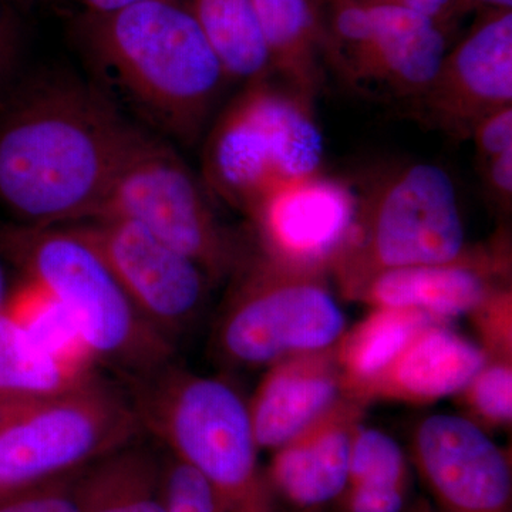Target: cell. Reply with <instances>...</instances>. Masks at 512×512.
Here are the masks:
<instances>
[{"instance_id":"obj_1","label":"cell","mask_w":512,"mask_h":512,"mask_svg":"<svg viewBox=\"0 0 512 512\" xmlns=\"http://www.w3.org/2000/svg\"><path fill=\"white\" fill-rule=\"evenodd\" d=\"M143 134L83 87H49L0 121V202L37 227L94 220Z\"/></svg>"},{"instance_id":"obj_2","label":"cell","mask_w":512,"mask_h":512,"mask_svg":"<svg viewBox=\"0 0 512 512\" xmlns=\"http://www.w3.org/2000/svg\"><path fill=\"white\" fill-rule=\"evenodd\" d=\"M130 386L143 431L197 471L227 512H275L247 402L231 384L173 362Z\"/></svg>"},{"instance_id":"obj_3","label":"cell","mask_w":512,"mask_h":512,"mask_svg":"<svg viewBox=\"0 0 512 512\" xmlns=\"http://www.w3.org/2000/svg\"><path fill=\"white\" fill-rule=\"evenodd\" d=\"M0 249L25 278L59 299L97 365L113 367L134 382L174 362L173 343L148 325L106 262L73 227L5 228Z\"/></svg>"},{"instance_id":"obj_4","label":"cell","mask_w":512,"mask_h":512,"mask_svg":"<svg viewBox=\"0 0 512 512\" xmlns=\"http://www.w3.org/2000/svg\"><path fill=\"white\" fill-rule=\"evenodd\" d=\"M107 16L99 49L117 83L161 126L192 140L227 80L197 19L167 0Z\"/></svg>"},{"instance_id":"obj_5","label":"cell","mask_w":512,"mask_h":512,"mask_svg":"<svg viewBox=\"0 0 512 512\" xmlns=\"http://www.w3.org/2000/svg\"><path fill=\"white\" fill-rule=\"evenodd\" d=\"M141 431L130 392L99 373L66 392L0 400V497L92 466Z\"/></svg>"},{"instance_id":"obj_6","label":"cell","mask_w":512,"mask_h":512,"mask_svg":"<svg viewBox=\"0 0 512 512\" xmlns=\"http://www.w3.org/2000/svg\"><path fill=\"white\" fill-rule=\"evenodd\" d=\"M463 220L450 175L413 164L390 175L363 204L330 271L355 301L373 276L404 266L441 264L466 251Z\"/></svg>"},{"instance_id":"obj_7","label":"cell","mask_w":512,"mask_h":512,"mask_svg":"<svg viewBox=\"0 0 512 512\" xmlns=\"http://www.w3.org/2000/svg\"><path fill=\"white\" fill-rule=\"evenodd\" d=\"M325 140L311 99L258 80L229 104L205 148L212 190L248 210L276 185L319 173Z\"/></svg>"},{"instance_id":"obj_8","label":"cell","mask_w":512,"mask_h":512,"mask_svg":"<svg viewBox=\"0 0 512 512\" xmlns=\"http://www.w3.org/2000/svg\"><path fill=\"white\" fill-rule=\"evenodd\" d=\"M238 268L214 338L229 365L268 367L332 348L345 332V315L325 274L276 264L262 254Z\"/></svg>"},{"instance_id":"obj_9","label":"cell","mask_w":512,"mask_h":512,"mask_svg":"<svg viewBox=\"0 0 512 512\" xmlns=\"http://www.w3.org/2000/svg\"><path fill=\"white\" fill-rule=\"evenodd\" d=\"M96 218L133 222L214 281L242 264L237 244L215 217L190 168L170 147L147 136L121 165Z\"/></svg>"},{"instance_id":"obj_10","label":"cell","mask_w":512,"mask_h":512,"mask_svg":"<svg viewBox=\"0 0 512 512\" xmlns=\"http://www.w3.org/2000/svg\"><path fill=\"white\" fill-rule=\"evenodd\" d=\"M72 227L96 249L148 325L174 345L204 305L208 276L200 266L130 221L96 218Z\"/></svg>"},{"instance_id":"obj_11","label":"cell","mask_w":512,"mask_h":512,"mask_svg":"<svg viewBox=\"0 0 512 512\" xmlns=\"http://www.w3.org/2000/svg\"><path fill=\"white\" fill-rule=\"evenodd\" d=\"M359 201L348 184L320 173L276 185L248 207L261 254L326 274L345 248Z\"/></svg>"},{"instance_id":"obj_12","label":"cell","mask_w":512,"mask_h":512,"mask_svg":"<svg viewBox=\"0 0 512 512\" xmlns=\"http://www.w3.org/2000/svg\"><path fill=\"white\" fill-rule=\"evenodd\" d=\"M412 458L441 511L512 512L510 456L466 417H426L414 430Z\"/></svg>"},{"instance_id":"obj_13","label":"cell","mask_w":512,"mask_h":512,"mask_svg":"<svg viewBox=\"0 0 512 512\" xmlns=\"http://www.w3.org/2000/svg\"><path fill=\"white\" fill-rule=\"evenodd\" d=\"M336 32L355 49L346 77L400 97L420 99L446 56L433 19L403 6H346L336 18Z\"/></svg>"},{"instance_id":"obj_14","label":"cell","mask_w":512,"mask_h":512,"mask_svg":"<svg viewBox=\"0 0 512 512\" xmlns=\"http://www.w3.org/2000/svg\"><path fill=\"white\" fill-rule=\"evenodd\" d=\"M510 266V249L503 239L466 249L453 261L380 272L362 286L355 301L370 308L412 309L448 322L468 315L495 289L510 285Z\"/></svg>"},{"instance_id":"obj_15","label":"cell","mask_w":512,"mask_h":512,"mask_svg":"<svg viewBox=\"0 0 512 512\" xmlns=\"http://www.w3.org/2000/svg\"><path fill=\"white\" fill-rule=\"evenodd\" d=\"M431 120L464 136L512 101V15L485 23L450 57L420 97Z\"/></svg>"},{"instance_id":"obj_16","label":"cell","mask_w":512,"mask_h":512,"mask_svg":"<svg viewBox=\"0 0 512 512\" xmlns=\"http://www.w3.org/2000/svg\"><path fill=\"white\" fill-rule=\"evenodd\" d=\"M366 407L343 394L319 419L275 450L265 473L272 494L299 510L338 500L348 484L353 434Z\"/></svg>"},{"instance_id":"obj_17","label":"cell","mask_w":512,"mask_h":512,"mask_svg":"<svg viewBox=\"0 0 512 512\" xmlns=\"http://www.w3.org/2000/svg\"><path fill=\"white\" fill-rule=\"evenodd\" d=\"M343 396L335 345L268 366L247 402L259 450H278Z\"/></svg>"},{"instance_id":"obj_18","label":"cell","mask_w":512,"mask_h":512,"mask_svg":"<svg viewBox=\"0 0 512 512\" xmlns=\"http://www.w3.org/2000/svg\"><path fill=\"white\" fill-rule=\"evenodd\" d=\"M485 363L476 342L436 322L421 329L399 356L375 377L357 400L431 404L457 396Z\"/></svg>"},{"instance_id":"obj_19","label":"cell","mask_w":512,"mask_h":512,"mask_svg":"<svg viewBox=\"0 0 512 512\" xmlns=\"http://www.w3.org/2000/svg\"><path fill=\"white\" fill-rule=\"evenodd\" d=\"M164 467L138 440L83 470L80 512H167Z\"/></svg>"},{"instance_id":"obj_20","label":"cell","mask_w":512,"mask_h":512,"mask_svg":"<svg viewBox=\"0 0 512 512\" xmlns=\"http://www.w3.org/2000/svg\"><path fill=\"white\" fill-rule=\"evenodd\" d=\"M436 322L412 309L372 308L335 343L343 394L357 400L421 329Z\"/></svg>"},{"instance_id":"obj_21","label":"cell","mask_w":512,"mask_h":512,"mask_svg":"<svg viewBox=\"0 0 512 512\" xmlns=\"http://www.w3.org/2000/svg\"><path fill=\"white\" fill-rule=\"evenodd\" d=\"M3 309L43 352L77 372H97L96 357L72 315L42 285L23 278L8 291Z\"/></svg>"},{"instance_id":"obj_22","label":"cell","mask_w":512,"mask_h":512,"mask_svg":"<svg viewBox=\"0 0 512 512\" xmlns=\"http://www.w3.org/2000/svg\"><path fill=\"white\" fill-rule=\"evenodd\" d=\"M194 18L227 79L264 80L271 59L252 0H197Z\"/></svg>"},{"instance_id":"obj_23","label":"cell","mask_w":512,"mask_h":512,"mask_svg":"<svg viewBox=\"0 0 512 512\" xmlns=\"http://www.w3.org/2000/svg\"><path fill=\"white\" fill-rule=\"evenodd\" d=\"M43 352L0 308V400L29 399L66 392L92 379Z\"/></svg>"},{"instance_id":"obj_24","label":"cell","mask_w":512,"mask_h":512,"mask_svg":"<svg viewBox=\"0 0 512 512\" xmlns=\"http://www.w3.org/2000/svg\"><path fill=\"white\" fill-rule=\"evenodd\" d=\"M269 50L271 66L291 89L312 100L319 69L311 52L312 12L308 0H252Z\"/></svg>"},{"instance_id":"obj_25","label":"cell","mask_w":512,"mask_h":512,"mask_svg":"<svg viewBox=\"0 0 512 512\" xmlns=\"http://www.w3.org/2000/svg\"><path fill=\"white\" fill-rule=\"evenodd\" d=\"M466 419L480 429H503L512 420V360L485 359L470 383L457 394Z\"/></svg>"},{"instance_id":"obj_26","label":"cell","mask_w":512,"mask_h":512,"mask_svg":"<svg viewBox=\"0 0 512 512\" xmlns=\"http://www.w3.org/2000/svg\"><path fill=\"white\" fill-rule=\"evenodd\" d=\"M410 485V468L402 447L375 429L359 424L350 448L348 485Z\"/></svg>"},{"instance_id":"obj_27","label":"cell","mask_w":512,"mask_h":512,"mask_svg":"<svg viewBox=\"0 0 512 512\" xmlns=\"http://www.w3.org/2000/svg\"><path fill=\"white\" fill-rule=\"evenodd\" d=\"M468 316L485 359L512 360L511 286L495 289Z\"/></svg>"},{"instance_id":"obj_28","label":"cell","mask_w":512,"mask_h":512,"mask_svg":"<svg viewBox=\"0 0 512 512\" xmlns=\"http://www.w3.org/2000/svg\"><path fill=\"white\" fill-rule=\"evenodd\" d=\"M84 468L2 495L0 512H80L79 481Z\"/></svg>"},{"instance_id":"obj_29","label":"cell","mask_w":512,"mask_h":512,"mask_svg":"<svg viewBox=\"0 0 512 512\" xmlns=\"http://www.w3.org/2000/svg\"><path fill=\"white\" fill-rule=\"evenodd\" d=\"M164 500L167 512H227L207 481L173 456L164 467Z\"/></svg>"},{"instance_id":"obj_30","label":"cell","mask_w":512,"mask_h":512,"mask_svg":"<svg viewBox=\"0 0 512 512\" xmlns=\"http://www.w3.org/2000/svg\"><path fill=\"white\" fill-rule=\"evenodd\" d=\"M409 487L404 484L348 485L336 503L342 512H402Z\"/></svg>"},{"instance_id":"obj_31","label":"cell","mask_w":512,"mask_h":512,"mask_svg":"<svg viewBox=\"0 0 512 512\" xmlns=\"http://www.w3.org/2000/svg\"><path fill=\"white\" fill-rule=\"evenodd\" d=\"M478 153L485 161L512 148V107L494 111L474 127Z\"/></svg>"},{"instance_id":"obj_32","label":"cell","mask_w":512,"mask_h":512,"mask_svg":"<svg viewBox=\"0 0 512 512\" xmlns=\"http://www.w3.org/2000/svg\"><path fill=\"white\" fill-rule=\"evenodd\" d=\"M488 188L495 195V200L510 204L512 194V148L485 161Z\"/></svg>"},{"instance_id":"obj_33","label":"cell","mask_w":512,"mask_h":512,"mask_svg":"<svg viewBox=\"0 0 512 512\" xmlns=\"http://www.w3.org/2000/svg\"><path fill=\"white\" fill-rule=\"evenodd\" d=\"M448 0H399L397 6L412 9L414 12H419L427 18L433 19L446 8Z\"/></svg>"},{"instance_id":"obj_34","label":"cell","mask_w":512,"mask_h":512,"mask_svg":"<svg viewBox=\"0 0 512 512\" xmlns=\"http://www.w3.org/2000/svg\"><path fill=\"white\" fill-rule=\"evenodd\" d=\"M138 2H143V0H86L90 8L103 13V15L120 12V10L136 5Z\"/></svg>"},{"instance_id":"obj_35","label":"cell","mask_w":512,"mask_h":512,"mask_svg":"<svg viewBox=\"0 0 512 512\" xmlns=\"http://www.w3.org/2000/svg\"><path fill=\"white\" fill-rule=\"evenodd\" d=\"M10 49L8 43V37H6L5 30L0 26V79H3L6 69L9 66Z\"/></svg>"},{"instance_id":"obj_36","label":"cell","mask_w":512,"mask_h":512,"mask_svg":"<svg viewBox=\"0 0 512 512\" xmlns=\"http://www.w3.org/2000/svg\"><path fill=\"white\" fill-rule=\"evenodd\" d=\"M6 295H8V289H6L5 276H3L2 268H0V308L5 303Z\"/></svg>"},{"instance_id":"obj_37","label":"cell","mask_w":512,"mask_h":512,"mask_svg":"<svg viewBox=\"0 0 512 512\" xmlns=\"http://www.w3.org/2000/svg\"><path fill=\"white\" fill-rule=\"evenodd\" d=\"M481 2L491 3V5L503 6V8H511L512 0H481Z\"/></svg>"}]
</instances>
